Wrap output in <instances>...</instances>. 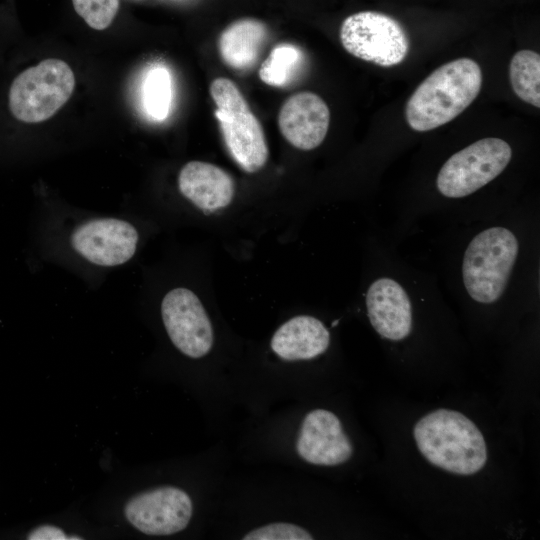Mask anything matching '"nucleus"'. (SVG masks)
<instances>
[{"instance_id": "f257e3e1", "label": "nucleus", "mask_w": 540, "mask_h": 540, "mask_svg": "<svg viewBox=\"0 0 540 540\" xmlns=\"http://www.w3.org/2000/svg\"><path fill=\"white\" fill-rule=\"evenodd\" d=\"M444 282L470 313L486 317L535 309L540 296V210L519 201L502 213L446 225L435 237Z\"/></svg>"}, {"instance_id": "f03ea898", "label": "nucleus", "mask_w": 540, "mask_h": 540, "mask_svg": "<svg viewBox=\"0 0 540 540\" xmlns=\"http://www.w3.org/2000/svg\"><path fill=\"white\" fill-rule=\"evenodd\" d=\"M481 85V68L470 58L438 67L408 99V125L414 131L427 132L450 122L474 101Z\"/></svg>"}, {"instance_id": "7ed1b4c3", "label": "nucleus", "mask_w": 540, "mask_h": 540, "mask_svg": "<svg viewBox=\"0 0 540 540\" xmlns=\"http://www.w3.org/2000/svg\"><path fill=\"white\" fill-rule=\"evenodd\" d=\"M413 434L425 459L445 471L472 475L486 464L487 447L482 433L458 411L440 408L423 416Z\"/></svg>"}, {"instance_id": "20e7f679", "label": "nucleus", "mask_w": 540, "mask_h": 540, "mask_svg": "<svg viewBox=\"0 0 540 540\" xmlns=\"http://www.w3.org/2000/svg\"><path fill=\"white\" fill-rule=\"evenodd\" d=\"M210 95L231 157L244 171H258L268 159V146L262 126L244 96L233 81L221 77L212 81Z\"/></svg>"}, {"instance_id": "39448f33", "label": "nucleus", "mask_w": 540, "mask_h": 540, "mask_svg": "<svg viewBox=\"0 0 540 540\" xmlns=\"http://www.w3.org/2000/svg\"><path fill=\"white\" fill-rule=\"evenodd\" d=\"M75 76L63 60L49 58L21 72L9 90V108L25 123L52 117L71 97Z\"/></svg>"}, {"instance_id": "423d86ee", "label": "nucleus", "mask_w": 540, "mask_h": 540, "mask_svg": "<svg viewBox=\"0 0 540 540\" xmlns=\"http://www.w3.org/2000/svg\"><path fill=\"white\" fill-rule=\"evenodd\" d=\"M339 36L348 53L379 66L397 65L409 51V39L402 25L376 11H361L345 18Z\"/></svg>"}, {"instance_id": "0eeeda50", "label": "nucleus", "mask_w": 540, "mask_h": 540, "mask_svg": "<svg viewBox=\"0 0 540 540\" xmlns=\"http://www.w3.org/2000/svg\"><path fill=\"white\" fill-rule=\"evenodd\" d=\"M138 241L135 226L114 217L84 221L70 235L73 250L87 262L100 267H115L128 262L137 250Z\"/></svg>"}, {"instance_id": "6e6552de", "label": "nucleus", "mask_w": 540, "mask_h": 540, "mask_svg": "<svg viewBox=\"0 0 540 540\" xmlns=\"http://www.w3.org/2000/svg\"><path fill=\"white\" fill-rule=\"evenodd\" d=\"M161 316L174 346L190 358H201L213 345V329L199 298L184 287L168 291L161 302Z\"/></svg>"}, {"instance_id": "1a4fd4ad", "label": "nucleus", "mask_w": 540, "mask_h": 540, "mask_svg": "<svg viewBox=\"0 0 540 540\" xmlns=\"http://www.w3.org/2000/svg\"><path fill=\"white\" fill-rule=\"evenodd\" d=\"M192 501L183 490L166 486L131 498L124 509L127 520L147 535H171L184 530L192 517Z\"/></svg>"}, {"instance_id": "9d476101", "label": "nucleus", "mask_w": 540, "mask_h": 540, "mask_svg": "<svg viewBox=\"0 0 540 540\" xmlns=\"http://www.w3.org/2000/svg\"><path fill=\"white\" fill-rule=\"evenodd\" d=\"M296 451L310 464L335 466L350 459L353 447L339 418L328 410L315 409L302 422Z\"/></svg>"}, {"instance_id": "9b49d317", "label": "nucleus", "mask_w": 540, "mask_h": 540, "mask_svg": "<svg viewBox=\"0 0 540 540\" xmlns=\"http://www.w3.org/2000/svg\"><path fill=\"white\" fill-rule=\"evenodd\" d=\"M330 123L325 101L309 91L290 96L281 106L278 126L283 137L294 147L309 151L324 141Z\"/></svg>"}, {"instance_id": "f8f14e48", "label": "nucleus", "mask_w": 540, "mask_h": 540, "mask_svg": "<svg viewBox=\"0 0 540 540\" xmlns=\"http://www.w3.org/2000/svg\"><path fill=\"white\" fill-rule=\"evenodd\" d=\"M181 194L205 213L229 205L234 196L232 177L220 167L202 161L186 163L178 175Z\"/></svg>"}, {"instance_id": "ddd939ff", "label": "nucleus", "mask_w": 540, "mask_h": 540, "mask_svg": "<svg viewBox=\"0 0 540 540\" xmlns=\"http://www.w3.org/2000/svg\"><path fill=\"white\" fill-rule=\"evenodd\" d=\"M329 329L318 318L299 315L281 325L271 339V348L287 361L310 360L330 346Z\"/></svg>"}, {"instance_id": "4468645a", "label": "nucleus", "mask_w": 540, "mask_h": 540, "mask_svg": "<svg viewBox=\"0 0 540 540\" xmlns=\"http://www.w3.org/2000/svg\"><path fill=\"white\" fill-rule=\"evenodd\" d=\"M267 35L266 25L258 19L243 18L232 22L218 40L223 62L236 70L251 68L258 60Z\"/></svg>"}, {"instance_id": "2eb2a0df", "label": "nucleus", "mask_w": 540, "mask_h": 540, "mask_svg": "<svg viewBox=\"0 0 540 540\" xmlns=\"http://www.w3.org/2000/svg\"><path fill=\"white\" fill-rule=\"evenodd\" d=\"M511 86L524 102L540 107V55L521 50L512 57L509 67Z\"/></svg>"}, {"instance_id": "dca6fc26", "label": "nucleus", "mask_w": 540, "mask_h": 540, "mask_svg": "<svg viewBox=\"0 0 540 540\" xmlns=\"http://www.w3.org/2000/svg\"><path fill=\"white\" fill-rule=\"evenodd\" d=\"M143 106L154 120H164L172 103V81L168 70L155 66L147 73L142 87Z\"/></svg>"}, {"instance_id": "f3484780", "label": "nucleus", "mask_w": 540, "mask_h": 540, "mask_svg": "<svg viewBox=\"0 0 540 540\" xmlns=\"http://www.w3.org/2000/svg\"><path fill=\"white\" fill-rule=\"evenodd\" d=\"M301 57L300 51L293 45L276 46L259 69L260 79L270 86H285L294 77Z\"/></svg>"}, {"instance_id": "a211bd4d", "label": "nucleus", "mask_w": 540, "mask_h": 540, "mask_svg": "<svg viewBox=\"0 0 540 540\" xmlns=\"http://www.w3.org/2000/svg\"><path fill=\"white\" fill-rule=\"evenodd\" d=\"M76 13L95 30L108 28L119 10V0H72Z\"/></svg>"}, {"instance_id": "6ab92c4d", "label": "nucleus", "mask_w": 540, "mask_h": 540, "mask_svg": "<svg viewBox=\"0 0 540 540\" xmlns=\"http://www.w3.org/2000/svg\"><path fill=\"white\" fill-rule=\"evenodd\" d=\"M243 540H312L313 536L304 528L284 522L271 523L247 533Z\"/></svg>"}, {"instance_id": "aec40b11", "label": "nucleus", "mask_w": 540, "mask_h": 540, "mask_svg": "<svg viewBox=\"0 0 540 540\" xmlns=\"http://www.w3.org/2000/svg\"><path fill=\"white\" fill-rule=\"evenodd\" d=\"M29 540H66L71 539L68 537L62 529L52 526L43 525L35 528L27 536Z\"/></svg>"}]
</instances>
